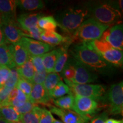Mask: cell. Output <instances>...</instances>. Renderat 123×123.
<instances>
[{"mask_svg":"<svg viewBox=\"0 0 123 123\" xmlns=\"http://www.w3.org/2000/svg\"><path fill=\"white\" fill-rule=\"evenodd\" d=\"M89 17L90 13L87 9L73 7L59 12L54 18L61 29L67 33L74 34Z\"/></svg>","mask_w":123,"mask_h":123,"instance_id":"1","label":"cell"},{"mask_svg":"<svg viewBox=\"0 0 123 123\" xmlns=\"http://www.w3.org/2000/svg\"><path fill=\"white\" fill-rule=\"evenodd\" d=\"M74 56L75 59L86 67L95 70L105 68V61L91 47L89 42H82L74 48Z\"/></svg>","mask_w":123,"mask_h":123,"instance_id":"2","label":"cell"},{"mask_svg":"<svg viewBox=\"0 0 123 123\" xmlns=\"http://www.w3.org/2000/svg\"><path fill=\"white\" fill-rule=\"evenodd\" d=\"M110 26L101 24L92 18H88L74 33L72 39L79 40L82 42L100 39L104 32Z\"/></svg>","mask_w":123,"mask_h":123,"instance_id":"3","label":"cell"},{"mask_svg":"<svg viewBox=\"0 0 123 123\" xmlns=\"http://www.w3.org/2000/svg\"><path fill=\"white\" fill-rule=\"evenodd\" d=\"M90 17L101 24L111 25L120 22L122 18L120 10L109 3H99L93 5L88 9Z\"/></svg>","mask_w":123,"mask_h":123,"instance_id":"4","label":"cell"},{"mask_svg":"<svg viewBox=\"0 0 123 123\" xmlns=\"http://www.w3.org/2000/svg\"><path fill=\"white\" fill-rule=\"evenodd\" d=\"M90 45L105 62L122 66L123 63V51L117 50L101 39L89 42Z\"/></svg>","mask_w":123,"mask_h":123,"instance_id":"5","label":"cell"},{"mask_svg":"<svg viewBox=\"0 0 123 123\" xmlns=\"http://www.w3.org/2000/svg\"><path fill=\"white\" fill-rule=\"evenodd\" d=\"M74 95L87 97L95 100L99 99L104 94L105 89L100 84H79L64 80Z\"/></svg>","mask_w":123,"mask_h":123,"instance_id":"6","label":"cell"},{"mask_svg":"<svg viewBox=\"0 0 123 123\" xmlns=\"http://www.w3.org/2000/svg\"><path fill=\"white\" fill-rule=\"evenodd\" d=\"M75 105L76 113L87 121L90 120V116L96 113L98 108V102L90 98L74 95Z\"/></svg>","mask_w":123,"mask_h":123,"instance_id":"7","label":"cell"},{"mask_svg":"<svg viewBox=\"0 0 123 123\" xmlns=\"http://www.w3.org/2000/svg\"><path fill=\"white\" fill-rule=\"evenodd\" d=\"M110 103V112L112 115L122 113L123 109V81L113 84L110 89L108 96Z\"/></svg>","mask_w":123,"mask_h":123,"instance_id":"8","label":"cell"},{"mask_svg":"<svg viewBox=\"0 0 123 123\" xmlns=\"http://www.w3.org/2000/svg\"><path fill=\"white\" fill-rule=\"evenodd\" d=\"M100 39L117 50H123V26L122 24L110 27L103 34Z\"/></svg>","mask_w":123,"mask_h":123,"instance_id":"9","label":"cell"},{"mask_svg":"<svg viewBox=\"0 0 123 123\" xmlns=\"http://www.w3.org/2000/svg\"><path fill=\"white\" fill-rule=\"evenodd\" d=\"M3 32L5 37L6 43L14 44L25 37V33L17 20H11L1 23Z\"/></svg>","mask_w":123,"mask_h":123,"instance_id":"10","label":"cell"},{"mask_svg":"<svg viewBox=\"0 0 123 123\" xmlns=\"http://www.w3.org/2000/svg\"><path fill=\"white\" fill-rule=\"evenodd\" d=\"M26 49L29 56H41L48 53L51 46L41 41L24 37L19 42Z\"/></svg>","mask_w":123,"mask_h":123,"instance_id":"11","label":"cell"},{"mask_svg":"<svg viewBox=\"0 0 123 123\" xmlns=\"http://www.w3.org/2000/svg\"><path fill=\"white\" fill-rule=\"evenodd\" d=\"M75 68V76L73 83L75 84H85L94 82L97 76L88 68L76 59L71 60Z\"/></svg>","mask_w":123,"mask_h":123,"instance_id":"12","label":"cell"},{"mask_svg":"<svg viewBox=\"0 0 123 123\" xmlns=\"http://www.w3.org/2000/svg\"><path fill=\"white\" fill-rule=\"evenodd\" d=\"M48 106L51 113L58 116L63 123H87L88 122L73 111L63 110L51 105Z\"/></svg>","mask_w":123,"mask_h":123,"instance_id":"13","label":"cell"},{"mask_svg":"<svg viewBox=\"0 0 123 123\" xmlns=\"http://www.w3.org/2000/svg\"><path fill=\"white\" fill-rule=\"evenodd\" d=\"M17 1L0 0V22L17 20Z\"/></svg>","mask_w":123,"mask_h":123,"instance_id":"14","label":"cell"},{"mask_svg":"<svg viewBox=\"0 0 123 123\" xmlns=\"http://www.w3.org/2000/svg\"><path fill=\"white\" fill-rule=\"evenodd\" d=\"M43 16L44 14L41 13H24L19 15L17 18V21L24 33H26L31 29L38 26V21Z\"/></svg>","mask_w":123,"mask_h":123,"instance_id":"15","label":"cell"},{"mask_svg":"<svg viewBox=\"0 0 123 123\" xmlns=\"http://www.w3.org/2000/svg\"><path fill=\"white\" fill-rule=\"evenodd\" d=\"M51 99L49 92L44 88L42 84H34L33 89L29 98V100L32 103L50 105Z\"/></svg>","mask_w":123,"mask_h":123,"instance_id":"16","label":"cell"},{"mask_svg":"<svg viewBox=\"0 0 123 123\" xmlns=\"http://www.w3.org/2000/svg\"><path fill=\"white\" fill-rule=\"evenodd\" d=\"M71 40L72 39L71 38H66L65 41L63 42L65 44L58 48L59 52H58L57 59L55 63L54 70V73L58 74L61 73L63 68L67 63L68 59V48L69 45L71 43Z\"/></svg>","mask_w":123,"mask_h":123,"instance_id":"17","label":"cell"},{"mask_svg":"<svg viewBox=\"0 0 123 123\" xmlns=\"http://www.w3.org/2000/svg\"><path fill=\"white\" fill-rule=\"evenodd\" d=\"M0 66L6 67L10 70L16 68L10 44L5 43L0 46Z\"/></svg>","mask_w":123,"mask_h":123,"instance_id":"18","label":"cell"},{"mask_svg":"<svg viewBox=\"0 0 123 123\" xmlns=\"http://www.w3.org/2000/svg\"><path fill=\"white\" fill-rule=\"evenodd\" d=\"M11 49L15 67H21L28 59L29 57L28 53L19 42L11 44Z\"/></svg>","mask_w":123,"mask_h":123,"instance_id":"19","label":"cell"},{"mask_svg":"<svg viewBox=\"0 0 123 123\" xmlns=\"http://www.w3.org/2000/svg\"><path fill=\"white\" fill-rule=\"evenodd\" d=\"M40 38L41 42L50 46L58 45L63 43L66 40L65 37L55 31H43Z\"/></svg>","mask_w":123,"mask_h":123,"instance_id":"20","label":"cell"},{"mask_svg":"<svg viewBox=\"0 0 123 123\" xmlns=\"http://www.w3.org/2000/svg\"><path fill=\"white\" fill-rule=\"evenodd\" d=\"M53 102L56 107L59 108L76 112L75 105V96L73 93L61 97L58 99H53Z\"/></svg>","mask_w":123,"mask_h":123,"instance_id":"21","label":"cell"},{"mask_svg":"<svg viewBox=\"0 0 123 123\" xmlns=\"http://www.w3.org/2000/svg\"><path fill=\"white\" fill-rule=\"evenodd\" d=\"M58 52V49H55L42 55L43 64L47 74L54 72L55 63L57 59Z\"/></svg>","mask_w":123,"mask_h":123,"instance_id":"22","label":"cell"},{"mask_svg":"<svg viewBox=\"0 0 123 123\" xmlns=\"http://www.w3.org/2000/svg\"><path fill=\"white\" fill-rule=\"evenodd\" d=\"M17 4L18 7L25 11H35L44 7V3L41 0H19Z\"/></svg>","mask_w":123,"mask_h":123,"instance_id":"23","label":"cell"},{"mask_svg":"<svg viewBox=\"0 0 123 123\" xmlns=\"http://www.w3.org/2000/svg\"><path fill=\"white\" fill-rule=\"evenodd\" d=\"M16 70L19 77L30 82L31 81L35 71L30 58L29 57L28 59L22 66L16 67Z\"/></svg>","mask_w":123,"mask_h":123,"instance_id":"24","label":"cell"},{"mask_svg":"<svg viewBox=\"0 0 123 123\" xmlns=\"http://www.w3.org/2000/svg\"><path fill=\"white\" fill-rule=\"evenodd\" d=\"M0 112L4 118L9 123H15L21 121V115L19 114L12 106H1Z\"/></svg>","mask_w":123,"mask_h":123,"instance_id":"25","label":"cell"},{"mask_svg":"<svg viewBox=\"0 0 123 123\" xmlns=\"http://www.w3.org/2000/svg\"><path fill=\"white\" fill-rule=\"evenodd\" d=\"M42 110L43 108L35 105L30 112L21 115V121L23 123H39Z\"/></svg>","mask_w":123,"mask_h":123,"instance_id":"26","label":"cell"},{"mask_svg":"<svg viewBox=\"0 0 123 123\" xmlns=\"http://www.w3.org/2000/svg\"><path fill=\"white\" fill-rule=\"evenodd\" d=\"M71 93H72L71 91L68 86L62 80L59 81L54 88L49 92L51 99H58L66 94L68 95Z\"/></svg>","mask_w":123,"mask_h":123,"instance_id":"27","label":"cell"},{"mask_svg":"<svg viewBox=\"0 0 123 123\" xmlns=\"http://www.w3.org/2000/svg\"><path fill=\"white\" fill-rule=\"evenodd\" d=\"M38 26L43 31H55L57 23L53 16H43L38 22Z\"/></svg>","mask_w":123,"mask_h":123,"instance_id":"28","label":"cell"},{"mask_svg":"<svg viewBox=\"0 0 123 123\" xmlns=\"http://www.w3.org/2000/svg\"><path fill=\"white\" fill-rule=\"evenodd\" d=\"M61 77L59 74L54 73V72L48 73L47 74L46 79L42 85L43 86L44 88L49 92L54 88L56 84L58 83V82L61 81Z\"/></svg>","mask_w":123,"mask_h":123,"instance_id":"29","label":"cell"},{"mask_svg":"<svg viewBox=\"0 0 123 123\" xmlns=\"http://www.w3.org/2000/svg\"><path fill=\"white\" fill-rule=\"evenodd\" d=\"M61 73L64 80L73 83L75 76V68L71 60L67 61Z\"/></svg>","mask_w":123,"mask_h":123,"instance_id":"30","label":"cell"},{"mask_svg":"<svg viewBox=\"0 0 123 123\" xmlns=\"http://www.w3.org/2000/svg\"><path fill=\"white\" fill-rule=\"evenodd\" d=\"M33 84L30 81L26 80L23 79V78L19 77L18 83L16 85V88L23 92L27 98L30 96L31 92L33 89Z\"/></svg>","mask_w":123,"mask_h":123,"instance_id":"31","label":"cell"},{"mask_svg":"<svg viewBox=\"0 0 123 123\" xmlns=\"http://www.w3.org/2000/svg\"><path fill=\"white\" fill-rule=\"evenodd\" d=\"M19 76L17 73L16 68L11 69L10 75H9L8 79H7L4 86L11 89L15 88L18 79H19Z\"/></svg>","mask_w":123,"mask_h":123,"instance_id":"32","label":"cell"},{"mask_svg":"<svg viewBox=\"0 0 123 123\" xmlns=\"http://www.w3.org/2000/svg\"><path fill=\"white\" fill-rule=\"evenodd\" d=\"M28 100V98L23 92L18 90L17 95L10 102L9 106H12V107L14 108L20 107L24 105Z\"/></svg>","mask_w":123,"mask_h":123,"instance_id":"33","label":"cell"},{"mask_svg":"<svg viewBox=\"0 0 123 123\" xmlns=\"http://www.w3.org/2000/svg\"><path fill=\"white\" fill-rule=\"evenodd\" d=\"M29 58L31 61L35 72H42L45 71L42 55L41 56H29Z\"/></svg>","mask_w":123,"mask_h":123,"instance_id":"34","label":"cell"},{"mask_svg":"<svg viewBox=\"0 0 123 123\" xmlns=\"http://www.w3.org/2000/svg\"><path fill=\"white\" fill-rule=\"evenodd\" d=\"M54 117L51 112L46 108H43V110L39 118V123H53Z\"/></svg>","mask_w":123,"mask_h":123,"instance_id":"35","label":"cell"},{"mask_svg":"<svg viewBox=\"0 0 123 123\" xmlns=\"http://www.w3.org/2000/svg\"><path fill=\"white\" fill-rule=\"evenodd\" d=\"M35 105H36V104L32 103H31L28 100H27L22 106H21V107L18 108H13L19 114L21 115L25 114V113H28V112H30L31 111L33 110L34 107Z\"/></svg>","mask_w":123,"mask_h":123,"instance_id":"36","label":"cell"},{"mask_svg":"<svg viewBox=\"0 0 123 123\" xmlns=\"http://www.w3.org/2000/svg\"><path fill=\"white\" fill-rule=\"evenodd\" d=\"M10 73V69L4 66H0V87L4 86Z\"/></svg>","mask_w":123,"mask_h":123,"instance_id":"37","label":"cell"},{"mask_svg":"<svg viewBox=\"0 0 123 123\" xmlns=\"http://www.w3.org/2000/svg\"><path fill=\"white\" fill-rule=\"evenodd\" d=\"M47 73L46 71L42 72H35L33 79L31 82L33 84H43L46 79Z\"/></svg>","mask_w":123,"mask_h":123,"instance_id":"38","label":"cell"},{"mask_svg":"<svg viewBox=\"0 0 123 123\" xmlns=\"http://www.w3.org/2000/svg\"><path fill=\"white\" fill-rule=\"evenodd\" d=\"M12 90V89L9 88L5 86L0 87V104L7 99Z\"/></svg>","mask_w":123,"mask_h":123,"instance_id":"39","label":"cell"},{"mask_svg":"<svg viewBox=\"0 0 123 123\" xmlns=\"http://www.w3.org/2000/svg\"><path fill=\"white\" fill-rule=\"evenodd\" d=\"M108 119V115L106 112H103L100 115L95 117L91 121L90 123H105L106 120Z\"/></svg>","mask_w":123,"mask_h":123,"instance_id":"40","label":"cell"},{"mask_svg":"<svg viewBox=\"0 0 123 123\" xmlns=\"http://www.w3.org/2000/svg\"><path fill=\"white\" fill-rule=\"evenodd\" d=\"M5 43H6L5 37L4 32H3L2 30V25H1V22H0V46Z\"/></svg>","mask_w":123,"mask_h":123,"instance_id":"41","label":"cell"},{"mask_svg":"<svg viewBox=\"0 0 123 123\" xmlns=\"http://www.w3.org/2000/svg\"><path fill=\"white\" fill-rule=\"evenodd\" d=\"M105 123H123V120L114 119H108L106 120Z\"/></svg>","mask_w":123,"mask_h":123,"instance_id":"42","label":"cell"},{"mask_svg":"<svg viewBox=\"0 0 123 123\" xmlns=\"http://www.w3.org/2000/svg\"><path fill=\"white\" fill-rule=\"evenodd\" d=\"M0 123H9V121L6 120L4 119V118H1V119H0Z\"/></svg>","mask_w":123,"mask_h":123,"instance_id":"43","label":"cell"},{"mask_svg":"<svg viewBox=\"0 0 123 123\" xmlns=\"http://www.w3.org/2000/svg\"><path fill=\"white\" fill-rule=\"evenodd\" d=\"M119 4L120 8V9L121 10V12H123V1L122 0H121V1H119Z\"/></svg>","mask_w":123,"mask_h":123,"instance_id":"44","label":"cell"},{"mask_svg":"<svg viewBox=\"0 0 123 123\" xmlns=\"http://www.w3.org/2000/svg\"><path fill=\"white\" fill-rule=\"evenodd\" d=\"M53 123H63L62 121H59V120H56V119H54Z\"/></svg>","mask_w":123,"mask_h":123,"instance_id":"45","label":"cell"},{"mask_svg":"<svg viewBox=\"0 0 123 123\" xmlns=\"http://www.w3.org/2000/svg\"><path fill=\"white\" fill-rule=\"evenodd\" d=\"M1 118H2V115H1V112H0V119H1Z\"/></svg>","mask_w":123,"mask_h":123,"instance_id":"46","label":"cell"},{"mask_svg":"<svg viewBox=\"0 0 123 123\" xmlns=\"http://www.w3.org/2000/svg\"><path fill=\"white\" fill-rule=\"evenodd\" d=\"M23 123L21 121H18V122H15V123Z\"/></svg>","mask_w":123,"mask_h":123,"instance_id":"47","label":"cell"}]
</instances>
